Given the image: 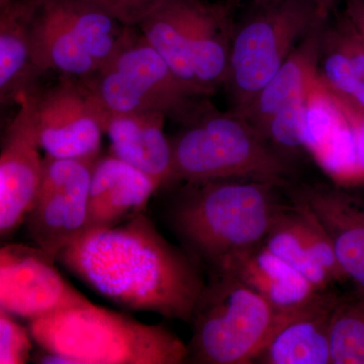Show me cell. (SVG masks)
I'll return each mask as SVG.
<instances>
[{"mask_svg":"<svg viewBox=\"0 0 364 364\" xmlns=\"http://www.w3.org/2000/svg\"><path fill=\"white\" fill-rule=\"evenodd\" d=\"M127 28H136L167 0H83Z\"/></svg>","mask_w":364,"mask_h":364,"instance_id":"4316f807","label":"cell"},{"mask_svg":"<svg viewBox=\"0 0 364 364\" xmlns=\"http://www.w3.org/2000/svg\"><path fill=\"white\" fill-rule=\"evenodd\" d=\"M332 364H364V298L340 299L331 318Z\"/></svg>","mask_w":364,"mask_h":364,"instance_id":"603a6c76","label":"cell"},{"mask_svg":"<svg viewBox=\"0 0 364 364\" xmlns=\"http://www.w3.org/2000/svg\"><path fill=\"white\" fill-rule=\"evenodd\" d=\"M86 286L122 308L191 321L205 282L203 268L167 241L145 213L85 232L56 258Z\"/></svg>","mask_w":364,"mask_h":364,"instance_id":"6da1fadb","label":"cell"},{"mask_svg":"<svg viewBox=\"0 0 364 364\" xmlns=\"http://www.w3.org/2000/svg\"><path fill=\"white\" fill-rule=\"evenodd\" d=\"M38 90V88H37ZM21 95L16 116L7 126L0 154V235H13L33 202L42 179L39 133L33 111V95Z\"/></svg>","mask_w":364,"mask_h":364,"instance_id":"7c38bea8","label":"cell"},{"mask_svg":"<svg viewBox=\"0 0 364 364\" xmlns=\"http://www.w3.org/2000/svg\"><path fill=\"white\" fill-rule=\"evenodd\" d=\"M42 249L11 244L0 250V309L16 317H43L90 303Z\"/></svg>","mask_w":364,"mask_h":364,"instance_id":"8fae6325","label":"cell"},{"mask_svg":"<svg viewBox=\"0 0 364 364\" xmlns=\"http://www.w3.org/2000/svg\"><path fill=\"white\" fill-rule=\"evenodd\" d=\"M265 1H270V0H255V2H265Z\"/></svg>","mask_w":364,"mask_h":364,"instance_id":"1f68e13d","label":"cell"},{"mask_svg":"<svg viewBox=\"0 0 364 364\" xmlns=\"http://www.w3.org/2000/svg\"><path fill=\"white\" fill-rule=\"evenodd\" d=\"M331 11L315 0H270L235 25L226 85L239 114L269 82L294 48Z\"/></svg>","mask_w":364,"mask_h":364,"instance_id":"ba28073f","label":"cell"},{"mask_svg":"<svg viewBox=\"0 0 364 364\" xmlns=\"http://www.w3.org/2000/svg\"><path fill=\"white\" fill-rule=\"evenodd\" d=\"M165 119L160 112H131L109 117L105 126L112 154L147 174L159 188L173 182L171 143L164 133Z\"/></svg>","mask_w":364,"mask_h":364,"instance_id":"2e32d148","label":"cell"},{"mask_svg":"<svg viewBox=\"0 0 364 364\" xmlns=\"http://www.w3.org/2000/svg\"><path fill=\"white\" fill-rule=\"evenodd\" d=\"M342 109L348 117L355 134L356 145H358V161L360 166L361 176L364 183V107L351 98L340 97L335 95Z\"/></svg>","mask_w":364,"mask_h":364,"instance_id":"83f0119b","label":"cell"},{"mask_svg":"<svg viewBox=\"0 0 364 364\" xmlns=\"http://www.w3.org/2000/svg\"><path fill=\"white\" fill-rule=\"evenodd\" d=\"M47 1L97 62L98 70L114 56L130 28L83 0Z\"/></svg>","mask_w":364,"mask_h":364,"instance_id":"44dd1931","label":"cell"},{"mask_svg":"<svg viewBox=\"0 0 364 364\" xmlns=\"http://www.w3.org/2000/svg\"><path fill=\"white\" fill-rule=\"evenodd\" d=\"M280 188L252 179L186 182L167 205V222L182 247L212 274L263 244L284 208Z\"/></svg>","mask_w":364,"mask_h":364,"instance_id":"7a4b0ae2","label":"cell"},{"mask_svg":"<svg viewBox=\"0 0 364 364\" xmlns=\"http://www.w3.org/2000/svg\"><path fill=\"white\" fill-rule=\"evenodd\" d=\"M331 18V16H330ZM340 41L350 61L352 71L359 88V104L364 107V39L353 21L346 14L331 18Z\"/></svg>","mask_w":364,"mask_h":364,"instance_id":"484cf974","label":"cell"},{"mask_svg":"<svg viewBox=\"0 0 364 364\" xmlns=\"http://www.w3.org/2000/svg\"><path fill=\"white\" fill-rule=\"evenodd\" d=\"M315 1L318 2L321 6L324 7L327 11H331L332 7L334 6L337 0H315Z\"/></svg>","mask_w":364,"mask_h":364,"instance_id":"f546056e","label":"cell"},{"mask_svg":"<svg viewBox=\"0 0 364 364\" xmlns=\"http://www.w3.org/2000/svg\"><path fill=\"white\" fill-rule=\"evenodd\" d=\"M215 273H226L240 280L280 313L299 308L321 293L264 244L235 256Z\"/></svg>","mask_w":364,"mask_h":364,"instance_id":"e0dca14e","label":"cell"},{"mask_svg":"<svg viewBox=\"0 0 364 364\" xmlns=\"http://www.w3.org/2000/svg\"><path fill=\"white\" fill-rule=\"evenodd\" d=\"M30 331L18 324L14 315L0 309V363H28L32 350Z\"/></svg>","mask_w":364,"mask_h":364,"instance_id":"d4e9b609","label":"cell"},{"mask_svg":"<svg viewBox=\"0 0 364 364\" xmlns=\"http://www.w3.org/2000/svg\"><path fill=\"white\" fill-rule=\"evenodd\" d=\"M296 198L324 227L342 272L364 298V208L343 191L322 184L306 186Z\"/></svg>","mask_w":364,"mask_h":364,"instance_id":"9a60e30c","label":"cell"},{"mask_svg":"<svg viewBox=\"0 0 364 364\" xmlns=\"http://www.w3.org/2000/svg\"><path fill=\"white\" fill-rule=\"evenodd\" d=\"M32 339L71 364H181L188 346L162 325H148L93 305L72 306L33 318Z\"/></svg>","mask_w":364,"mask_h":364,"instance_id":"3957f363","label":"cell"},{"mask_svg":"<svg viewBox=\"0 0 364 364\" xmlns=\"http://www.w3.org/2000/svg\"><path fill=\"white\" fill-rule=\"evenodd\" d=\"M9 2H11V0H0V9H4Z\"/></svg>","mask_w":364,"mask_h":364,"instance_id":"4dcf8cb0","label":"cell"},{"mask_svg":"<svg viewBox=\"0 0 364 364\" xmlns=\"http://www.w3.org/2000/svg\"><path fill=\"white\" fill-rule=\"evenodd\" d=\"M170 143L173 182L252 179L284 186L291 173L289 160L233 112L208 107Z\"/></svg>","mask_w":364,"mask_h":364,"instance_id":"277c9868","label":"cell"},{"mask_svg":"<svg viewBox=\"0 0 364 364\" xmlns=\"http://www.w3.org/2000/svg\"><path fill=\"white\" fill-rule=\"evenodd\" d=\"M321 291L305 305L279 314L277 325L255 363L332 364L330 327L339 301Z\"/></svg>","mask_w":364,"mask_h":364,"instance_id":"4fadbf2b","label":"cell"},{"mask_svg":"<svg viewBox=\"0 0 364 364\" xmlns=\"http://www.w3.org/2000/svg\"><path fill=\"white\" fill-rule=\"evenodd\" d=\"M280 312L240 280L213 273L191 321L188 360L200 364H248L264 348Z\"/></svg>","mask_w":364,"mask_h":364,"instance_id":"52a82bcc","label":"cell"},{"mask_svg":"<svg viewBox=\"0 0 364 364\" xmlns=\"http://www.w3.org/2000/svg\"><path fill=\"white\" fill-rule=\"evenodd\" d=\"M0 14V102L16 104L37 90L42 72L33 62L30 21L33 0H11Z\"/></svg>","mask_w":364,"mask_h":364,"instance_id":"ac0fdd59","label":"cell"},{"mask_svg":"<svg viewBox=\"0 0 364 364\" xmlns=\"http://www.w3.org/2000/svg\"><path fill=\"white\" fill-rule=\"evenodd\" d=\"M326 20L316 26L294 48L284 63L250 105L236 114L244 117L261 134L273 114L301 97L311 81L317 75L321 35Z\"/></svg>","mask_w":364,"mask_h":364,"instance_id":"d6986e66","label":"cell"},{"mask_svg":"<svg viewBox=\"0 0 364 364\" xmlns=\"http://www.w3.org/2000/svg\"><path fill=\"white\" fill-rule=\"evenodd\" d=\"M305 95L306 91L301 97L273 114L262 131L263 136L270 145L289 160L306 151L301 127Z\"/></svg>","mask_w":364,"mask_h":364,"instance_id":"cb8c5ba5","label":"cell"},{"mask_svg":"<svg viewBox=\"0 0 364 364\" xmlns=\"http://www.w3.org/2000/svg\"><path fill=\"white\" fill-rule=\"evenodd\" d=\"M30 33L33 62L42 73L54 71L86 79L98 71L97 62L47 0H33Z\"/></svg>","mask_w":364,"mask_h":364,"instance_id":"ffe728a7","label":"cell"},{"mask_svg":"<svg viewBox=\"0 0 364 364\" xmlns=\"http://www.w3.org/2000/svg\"><path fill=\"white\" fill-rule=\"evenodd\" d=\"M263 244L301 272L317 291H325L333 282L324 268L314 259L299 229L294 205H284Z\"/></svg>","mask_w":364,"mask_h":364,"instance_id":"7402d4cb","label":"cell"},{"mask_svg":"<svg viewBox=\"0 0 364 364\" xmlns=\"http://www.w3.org/2000/svg\"><path fill=\"white\" fill-rule=\"evenodd\" d=\"M33 111L46 156L95 162L107 117L82 80L63 76L33 95Z\"/></svg>","mask_w":364,"mask_h":364,"instance_id":"30bf717a","label":"cell"},{"mask_svg":"<svg viewBox=\"0 0 364 364\" xmlns=\"http://www.w3.org/2000/svg\"><path fill=\"white\" fill-rule=\"evenodd\" d=\"M177 77L208 97L226 85L235 25L226 7L167 0L139 26Z\"/></svg>","mask_w":364,"mask_h":364,"instance_id":"8992f818","label":"cell"},{"mask_svg":"<svg viewBox=\"0 0 364 364\" xmlns=\"http://www.w3.org/2000/svg\"><path fill=\"white\" fill-rule=\"evenodd\" d=\"M159 186L114 155L95 160L88 198V231L109 229L144 213Z\"/></svg>","mask_w":364,"mask_h":364,"instance_id":"5bb4252c","label":"cell"},{"mask_svg":"<svg viewBox=\"0 0 364 364\" xmlns=\"http://www.w3.org/2000/svg\"><path fill=\"white\" fill-rule=\"evenodd\" d=\"M129 32L114 56L83 81L107 119L114 114L160 112L182 126L212 107L177 77L142 33Z\"/></svg>","mask_w":364,"mask_h":364,"instance_id":"5b68a950","label":"cell"},{"mask_svg":"<svg viewBox=\"0 0 364 364\" xmlns=\"http://www.w3.org/2000/svg\"><path fill=\"white\" fill-rule=\"evenodd\" d=\"M95 162L44 157L42 179L25 222L38 247L54 260L87 229Z\"/></svg>","mask_w":364,"mask_h":364,"instance_id":"9c48e42d","label":"cell"},{"mask_svg":"<svg viewBox=\"0 0 364 364\" xmlns=\"http://www.w3.org/2000/svg\"><path fill=\"white\" fill-rule=\"evenodd\" d=\"M344 13L353 21L364 39V0H346Z\"/></svg>","mask_w":364,"mask_h":364,"instance_id":"f1b7e54d","label":"cell"}]
</instances>
